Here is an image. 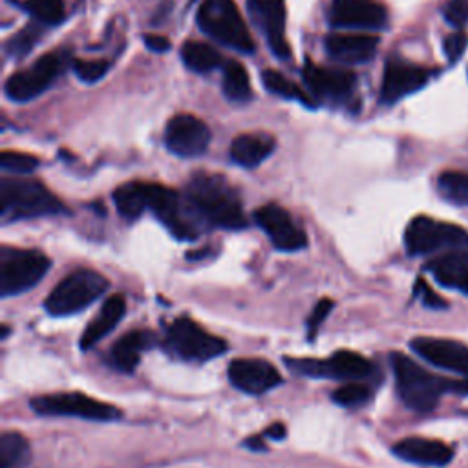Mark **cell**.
<instances>
[{"mask_svg":"<svg viewBox=\"0 0 468 468\" xmlns=\"http://www.w3.org/2000/svg\"><path fill=\"white\" fill-rule=\"evenodd\" d=\"M185 196L207 225L227 230H239L247 225L239 196L221 174H194L186 185Z\"/></svg>","mask_w":468,"mask_h":468,"instance_id":"1","label":"cell"},{"mask_svg":"<svg viewBox=\"0 0 468 468\" xmlns=\"http://www.w3.org/2000/svg\"><path fill=\"white\" fill-rule=\"evenodd\" d=\"M389 362L393 367L399 397L410 410L417 413L431 411L437 406L441 395L444 391H452V380L431 375L402 353H391Z\"/></svg>","mask_w":468,"mask_h":468,"instance_id":"2","label":"cell"},{"mask_svg":"<svg viewBox=\"0 0 468 468\" xmlns=\"http://www.w3.org/2000/svg\"><path fill=\"white\" fill-rule=\"evenodd\" d=\"M66 212L62 201L40 181L4 177L0 181V214L4 221Z\"/></svg>","mask_w":468,"mask_h":468,"instance_id":"3","label":"cell"},{"mask_svg":"<svg viewBox=\"0 0 468 468\" xmlns=\"http://www.w3.org/2000/svg\"><path fill=\"white\" fill-rule=\"evenodd\" d=\"M197 26L216 42L239 53H252L254 40L232 0H205L197 9Z\"/></svg>","mask_w":468,"mask_h":468,"instance_id":"4","label":"cell"},{"mask_svg":"<svg viewBox=\"0 0 468 468\" xmlns=\"http://www.w3.org/2000/svg\"><path fill=\"white\" fill-rule=\"evenodd\" d=\"M146 207L154 216L179 239H194L201 234V223H205L188 197L168 186L157 183H144Z\"/></svg>","mask_w":468,"mask_h":468,"instance_id":"5","label":"cell"},{"mask_svg":"<svg viewBox=\"0 0 468 468\" xmlns=\"http://www.w3.org/2000/svg\"><path fill=\"white\" fill-rule=\"evenodd\" d=\"M404 245L406 250L413 256L468 250V232L453 223L437 221L428 216H417L406 227Z\"/></svg>","mask_w":468,"mask_h":468,"instance_id":"6","label":"cell"},{"mask_svg":"<svg viewBox=\"0 0 468 468\" xmlns=\"http://www.w3.org/2000/svg\"><path fill=\"white\" fill-rule=\"evenodd\" d=\"M106 289L108 280L102 274L91 269H79L53 287L44 305L53 316L75 314L91 305Z\"/></svg>","mask_w":468,"mask_h":468,"instance_id":"7","label":"cell"},{"mask_svg":"<svg viewBox=\"0 0 468 468\" xmlns=\"http://www.w3.org/2000/svg\"><path fill=\"white\" fill-rule=\"evenodd\" d=\"M49 258L35 249H0V296H15L35 287L48 272Z\"/></svg>","mask_w":468,"mask_h":468,"instance_id":"8","label":"cell"},{"mask_svg":"<svg viewBox=\"0 0 468 468\" xmlns=\"http://www.w3.org/2000/svg\"><path fill=\"white\" fill-rule=\"evenodd\" d=\"M69 58L68 49H55L42 55L29 68L13 73L5 80V95L15 102L37 99L62 75Z\"/></svg>","mask_w":468,"mask_h":468,"instance_id":"9","label":"cell"},{"mask_svg":"<svg viewBox=\"0 0 468 468\" xmlns=\"http://www.w3.org/2000/svg\"><path fill=\"white\" fill-rule=\"evenodd\" d=\"M165 347L183 360H210L227 351V342L210 335L188 316H179L166 325Z\"/></svg>","mask_w":468,"mask_h":468,"instance_id":"10","label":"cell"},{"mask_svg":"<svg viewBox=\"0 0 468 468\" xmlns=\"http://www.w3.org/2000/svg\"><path fill=\"white\" fill-rule=\"evenodd\" d=\"M285 366L298 375L311 378L360 380L373 375V364L355 351H336L325 360L318 358H291L285 356Z\"/></svg>","mask_w":468,"mask_h":468,"instance_id":"11","label":"cell"},{"mask_svg":"<svg viewBox=\"0 0 468 468\" xmlns=\"http://www.w3.org/2000/svg\"><path fill=\"white\" fill-rule=\"evenodd\" d=\"M31 408L38 415H69L101 422L121 419L119 408L77 391L35 397L31 399Z\"/></svg>","mask_w":468,"mask_h":468,"instance_id":"12","label":"cell"},{"mask_svg":"<svg viewBox=\"0 0 468 468\" xmlns=\"http://www.w3.org/2000/svg\"><path fill=\"white\" fill-rule=\"evenodd\" d=\"M411 349L435 367L461 375V380L452 382V391L468 393V347L448 338L419 336L410 342Z\"/></svg>","mask_w":468,"mask_h":468,"instance_id":"13","label":"cell"},{"mask_svg":"<svg viewBox=\"0 0 468 468\" xmlns=\"http://www.w3.org/2000/svg\"><path fill=\"white\" fill-rule=\"evenodd\" d=\"M302 77L313 97L324 104H346L351 101L356 90V77L346 69L324 68L313 62H305Z\"/></svg>","mask_w":468,"mask_h":468,"instance_id":"14","label":"cell"},{"mask_svg":"<svg viewBox=\"0 0 468 468\" xmlns=\"http://www.w3.org/2000/svg\"><path fill=\"white\" fill-rule=\"evenodd\" d=\"M254 219L278 250L296 252L307 247L305 232L296 225V221L283 207L276 203H267L256 208Z\"/></svg>","mask_w":468,"mask_h":468,"instance_id":"15","label":"cell"},{"mask_svg":"<svg viewBox=\"0 0 468 468\" xmlns=\"http://www.w3.org/2000/svg\"><path fill=\"white\" fill-rule=\"evenodd\" d=\"M208 143L210 130L196 115H174L165 128V144L179 157H197L207 152Z\"/></svg>","mask_w":468,"mask_h":468,"instance_id":"16","label":"cell"},{"mask_svg":"<svg viewBox=\"0 0 468 468\" xmlns=\"http://www.w3.org/2000/svg\"><path fill=\"white\" fill-rule=\"evenodd\" d=\"M428 80L430 69L400 58H389L384 66L378 99L384 104H395L397 101L419 91Z\"/></svg>","mask_w":468,"mask_h":468,"instance_id":"17","label":"cell"},{"mask_svg":"<svg viewBox=\"0 0 468 468\" xmlns=\"http://www.w3.org/2000/svg\"><path fill=\"white\" fill-rule=\"evenodd\" d=\"M247 9L254 26L263 33L271 51L278 58H287L291 48L285 38L283 0H247Z\"/></svg>","mask_w":468,"mask_h":468,"instance_id":"18","label":"cell"},{"mask_svg":"<svg viewBox=\"0 0 468 468\" xmlns=\"http://www.w3.org/2000/svg\"><path fill=\"white\" fill-rule=\"evenodd\" d=\"M329 22L333 27L380 29L388 24V11L377 0H333Z\"/></svg>","mask_w":468,"mask_h":468,"instance_id":"19","label":"cell"},{"mask_svg":"<svg viewBox=\"0 0 468 468\" xmlns=\"http://www.w3.org/2000/svg\"><path fill=\"white\" fill-rule=\"evenodd\" d=\"M229 380L245 393L261 395L282 384V375L263 358H236L229 364Z\"/></svg>","mask_w":468,"mask_h":468,"instance_id":"20","label":"cell"},{"mask_svg":"<svg viewBox=\"0 0 468 468\" xmlns=\"http://www.w3.org/2000/svg\"><path fill=\"white\" fill-rule=\"evenodd\" d=\"M378 48V37L369 33H331L325 37V51L346 64L371 60Z\"/></svg>","mask_w":468,"mask_h":468,"instance_id":"21","label":"cell"},{"mask_svg":"<svg viewBox=\"0 0 468 468\" xmlns=\"http://www.w3.org/2000/svg\"><path fill=\"white\" fill-rule=\"evenodd\" d=\"M157 344V336L146 329H135L122 335L110 349L108 362L113 369L133 373L139 366L141 355Z\"/></svg>","mask_w":468,"mask_h":468,"instance_id":"22","label":"cell"},{"mask_svg":"<svg viewBox=\"0 0 468 468\" xmlns=\"http://www.w3.org/2000/svg\"><path fill=\"white\" fill-rule=\"evenodd\" d=\"M393 453L402 461L422 464V466H444L452 461L453 450L442 441L408 437L393 446Z\"/></svg>","mask_w":468,"mask_h":468,"instance_id":"23","label":"cell"},{"mask_svg":"<svg viewBox=\"0 0 468 468\" xmlns=\"http://www.w3.org/2000/svg\"><path fill=\"white\" fill-rule=\"evenodd\" d=\"M426 271L442 287L468 294V250H452L437 256L426 265Z\"/></svg>","mask_w":468,"mask_h":468,"instance_id":"24","label":"cell"},{"mask_svg":"<svg viewBox=\"0 0 468 468\" xmlns=\"http://www.w3.org/2000/svg\"><path fill=\"white\" fill-rule=\"evenodd\" d=\"M124 313H126L124 296L122 294L110 296L102 303V307L99 309L95 318L84 327V331L80 335V347L82 349L93 347L101 338H104L122 320Z\"/></svg>","mask_w":468,"mask_h":468,"instance_id":"25","label":"cell"},{"mask_svg":"<svg viewBox=\"0 0 468 468\" xmlns=\"http://www.w3.org/2000/svg\"><path fill=\"white\" fill-rule=\"evenodd\" d=\"M276 148V141L269 133H241L230 144V157L245 168L261 165Z\"/></svg>","mask_w":468,"mask_h":468,"instance_id":"26","label":"cell"},{"mask_svg":"<svg viewBox=\"0 0 468 468\" xmlns=\"http://www.w3.org/2000/svg\"><path fill=\"white\" fill-rule=\"evenodd\" d=\"M221 88L230 102H249L252 99V88L247 69L238 60H227L223 64Z\"/></svg>","mask_w":468,"mask_h":468,"instance_id":"27","label":"cell"},{"mask_svg":"<svg viewBox=\"0 0 468 468\" xmlns=\"http://www.w3.org/2000/svg\"><path fill=\"white\" fill-rule=\"evenodd\" d=\"M181 58L185 66L196 73H208L221 66V55L216 48L205 42L188 40L181 48Z\"/></svg>","mask_w":468,"mask_h":468,"instance_id":"28","label":"cell"},{"mask_svg":"<svg viewBox=\"0 0 468 468\" xmlns=\"http://www.w3.org/2000/svg\"><path fill=\"white\" fill-rule=\"evenodd\" d=\"M31 461V446L18 431H4L0 437V468H24Z\"/></svg>","mask_w":468,"mask_h":468,"instance_id":"29","label":"cell"},{"mask_svg":"<svg viewBox=\"0 0 468 468\" xmlns=\"http://www.w3.org/2000/svg\"><path fill=\"white\" fill-rule=\"evenodd\" d=\"M113 203L119 214L126 219H137L148 207H146V192L144 183L133 181L124 183L113 192Z\"/></svg>","mask_w":468,"mask_h":468,"instance_id":"30","label":"cell"},{"mask_svg":"<svg viewBox=\"0 0 468 468\" xmlns=\"http://www.w3.org/2000/svg\"><path fill=\"white\" fill-rule=\"evenodd\" d=\"M437 188L446 201L468 207V172H442L437 179Z\"/></svg>","mask_w":468,"mask_h":468,"instance_id":"31","label":"cell"},{"mask_svg":"<svg viewBox=\"0 0 468 468\" xmlns=\"http://www.w3.org/2000/svg\"><path fill=\"white\" fill-rule=\"evenodd\" d=\"M261 82H263V86H265L271 93H274V95H278V97H282V99H287V101H302L303 104L313 106L311 97H309L307 93H303L302 88H298L292 80H289L287 77H283V75H282L280 71H276V69H265V71L261 73Z\"/></svg>","mask_w":468,"mask_h":468,"instance_id":"32","label":"cell"},{"mask_svg":"<svg viewBox=\"0 0 468 468\" xmlns=\"http://www.w3.org/2000/svg\"><path fill=\"white\" fill-rule=\"evenodd\" d=\"M22 7L44 26H57L64 20V0H26Z\"/></svg>","mask_w":468,"mask_h":468,"instance_id":"33","label":"cell"},{"mask_svg":"<svg viewBox=\"0 0 468 468\" xmlns=\"http://www.w3.org/2000/svg\"><path fill=\"white\" fill-rule=\"evenodd\" d=\"M42 26L40 22H31L26 27H22L9 42H7V53L15 58H22L26 57L35 44L38 42L40 35H42Z\"/></svg>","mask_w":468,"mask_h":468,"instance_id":"34","label":"cell"},{"mask_svg":"<svg viewBox=\"0 0 468 468\" xmlns=\"http://www.w3.org/2000/svg\"><path fill=\"white\" fill-rule=\"evenodd\" d=\"M333 400L340 406H346V408H353V406H360V404H366L371 397V389L369 386L366 384H360V382H349L342 388H338L336 391H333Z\"/></svg>","mask_w":468,"mask_h":468,"instance_id":"35","label":"cell"},{"mask_svg":"<svg viewBox=\"0 0 468 468\" xmlns=\"http://www.w3.org/2000/svg\"><path fill=\"white\" fill-rule=\"evenodd\" d=\"M0 166L11 174H31L38 166V159L24 152L4 150L0 154Z\"/></svg>","mask_w":468,"mask_h":468,"instance_id":"36","label":"cell"},{"mask_svg":"<svg viewBox=\"0 0 468 468\" xmlns=\"http://www.w3.org/2000/svg\"><path fill=\"white\" fill-rule=\"evenodd\" d=\"M110 69V62L104 58H97V60H84V58H77L73 60V71L75 75L82 80V82H97L101 80Z\"/></svg>","mask_w":468,"mask_h":468,"instance_id":"37","label":"cell"},{"mask_svg":"<svg viewBox=\"0 0 468 468\" xmlns=\"http://www.w3.org/2000/svg\"><path fill=\"white\" fill-rule=\"evenodd\" d=\"M466 48H468V35L463 29H457V31L450 33L442 42L444 55L450 62H457L464 55Z\"/></svg>","mask_w":468,"mask_h":468,"instance_id":"38","label":"cell"},{"mask_svg":"<svg viewBox=\"0 0 468 468\" xmlns=\"http://www.w3.org/2000/svg\"><path fill=\"white\" fill-rule=\"evenodd\" d=\"M333 307H335V302H333V300H329V298H320V300H318V303L314 305L313 313L309 314V318H307V322H305V325H307V338H309V340H314V336H316V333H318L322 322L327 318V314L331 313Z\"/></svg>","mask_w":468,"mask_h":468,"instance_id":"39","label":"cell"},{"mask_svg":"<svg viewBox=\"0 0 468 468\" xmlns=\"http://www.w3.org/2000/svg\"><path fill=\"white\" fill-rule=\"evenodd\" d=\"M444 20L450 26L463 29L468 22V0H450L444 7Z\"/></svg>","mask_w":468,"mask_h":468,"instance_id":"40","label":"cell"},{"mask_svg":"<svg viewBox=\"0 0 468 468\" xmlns=\"http://www.w3.org/2000/svg\"><path fill=\"white\" fill-rule=\"evenodd\" d=\"M415 292L420 296V300H422V303L426 305V307H431V309H444L446 307V302L441 298V296H437L430 287H428V283L424 282V280H417L415 282Z\"/></svg>","mask_w":468,"mask_h":468,"instance_id":"41","label":"cell"},{"mask_svg":"<svg viewBox=\"0 0 468 468\" xmlns=\"http://www.w3.org/2000/svg\"><path fill=\"white\" fill-rule=\"evenodd\" d=\"M144 46L155 53H163L166 49H170V42L166 37L161 35H144Z\"/></svg>","mask_w":468,"mask_h":468,"instance_id":"42","label":"cell"},{"mask_svg":"<svg viewBox=\"0 0 468 468\" xmlns=\"http://www.w3.org/2000/svg\"><path fill=\"white\" fill-rule=\"evenodd\" d=\"M263 437H269V439H274V441L283 439L285 437V426L282 422H274V424H271L269 428L263 430Z\"/></svg>","mask_w":468,"mask_h":468,"instance_id":"43","label":"cell"},{"mask_svg":"<svg viewBox=\"0 0 468 468\" xmlns=\"http://www.w3.org/2000/svg\"><path fill=\"white\" fill-rule=\"evenodd\" d=\"M265 437H263V433L261 435H256V437H250V439H247L243 444L247 446V448H250V450H265V441H263Z\"/></svg>","mask_w":468,"mask_h":468,"instance_id":"44","label":"cell"}]
</instances>
